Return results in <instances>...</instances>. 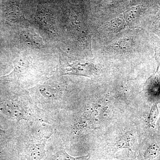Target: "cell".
Listing matches in <instances>:
<instances>
[{
    "instance_id": "9c48e42d",
    "label": "cell",
    "mask_w": 160,
    "mask_h": 160,
    "mask_svg": "<svg viewBox=\"0 0 160 160\" xmlns=\"http://www.w3.org/2000/svg\"><path fill=\"white\" fill-rule=\"evenodd\" d=\"M159 113V112L158 105L157 104H154L152 107L148 118V124L150 128L154 129L155 127L156 123L158 117Z\"/></svg>"
},
{
    "instance_id": "ba28073f",
    "label": "cell",
    "mask_w": 160,
    "mask_h": 160,
    "mask_svg": "<svg viewBox=\"0 0 160 160\" xmlns=\"http://www.w3.org/2000/svg\"><path fill=\"white\" fill-rule=\"evenodd\" d=\"M39 91L43 96L48 98H53L58 95L57 89L49 86H42L39 88Z\"/></svg>"
},
{
    "instance_id": "7a4b0ae2",
    "label": "cell",
    "mask_w": 160,
    "mask_h": 160,
    "mask_svg": "<svg viewBox=\"0 0 160 160\" xmlns=\"http://www.w3.org/2000/svg\"><path fill=\"white\" fill-rule=\"evenodd\" d=\"M12 64L13 65L12 71L7 75L0 77V79L9 82L18 79L28 70L29 63L26 56L21 55L13 61Z\"/></svg>"
},
{
    "instance_id": "52a82bcc",
    "label": "cell",
    "mask_w": 160,
    "mask_h": 160,
    "mask_svg": "<svg viewBox=\"0 0 160 160\" xmlns=\"http://www.w3.org/2000/svg\"><path fill=\"white\" fill-rule=\"evenodd\" d=\"M160 154V146L158 144H152L146 149L144 156L146 160H153L157 158Z\"/></svg>"
},
{
    "instance_id": "6da1fadb",
    "label": "cell",
    "mask_w": 160,
    "mask_h": 160,
    "mask_svg": "<svg viewBox=\"0 0 160 160\" xmlns=\"http://www.w3.org/2000/svg\"><path fill=\"white\" fill-rule=\"evenodd\" d=\"M59 55V70L60 74L74 75L89 77L94 73L95 68L92 63L84 61L69 62L61 55Z\"/></svg>"
},
{
    "instance_id": "8fae6325",
    "label": "cell",
    "mask_w": 160,
    "mask_h": 160,
    "mask_svg": "<svg viewBox=\"0 0 160 160\" xmlns=\"http://www.w3.org/2000/svg\"><path fill=\"white\" fill-rule=\"evenodd\" d=\"M81 158H75L70 156L66 152L60 151L58 152L53 156L52 160H77Z\"/></svg>"
},
{
    "instance_id": "5b68a950",
    "label": "cell",
    "mask_w": 160,
    "mask_h": 160,
    "mask_svg": "<svg viewBox=\"0 0 160 160\" xmlns=\"http://www.w3.org/2000/svg\"><path fill=\"white\" fill-rule=\"evenodd\" d=\"M21 38L26 45L32 48L39 49L44 46L42 39L32 30L23 31L21 33Z\"/></svg>"
},
{
    "instance_id": "4fadbf2b",
    "label": "cell",
    "mask_w": 160,
    "mask_h": 160,
    "mask_svg": "<svg viewBox=\"0 0 160 160\" xmlns=\"http://www.w3.org/2000/svg\"></svg>"
},
{
    "instance_id": "30bf717a",
    "label": "cell",
    "mask_w": 160,
    "mask_h": 160,
    "mask_svg": "<svg viewBox=\"0 0 160 160\" xmlns=\"http://www.w3.org/2000/svg\"><path fill=\"white\" fill-rule=\"evenodd\" d=\"M155 58L157 63V69L153 76L160 82V47L155 48Z\"/></svg>"
},
{
    "instance_id": "3957f363",
    "label": "cell",
    "mask_w": 160,
    "mask_h": 160,
    "mask_svg": "<svg viewBox=\"0 0 160 160\" xmlns=\"http://www.w3.org/2000/svg\"><path fill=\"white\" fill-rule=\"evenodd\" d=\"M0 110L13 119L19 121L26 119V112L25 108L20 103L14 101L5 102L0 104Z\"/></svg>"
},
{
    "instance_id": "277c9868",
    "label": "cell",
    "mask_w": 160,
    "mask_h": 160,
    "mask_svg": "<svg viewBox=\"0 0 160 160\" xmlns=\"http://www.w3.org/2000/svg\"><path fill=\"white\" fill-rule=\"evenodd\" d=\"M45 143L29 144L26 148L25 154L27 160H40L46 153Z\"/></svg>"
},
{
    "instance_id": "8992f818",
    "label": "cell",
    "mask_w": 160,
    "mask_h": 160,
    "mask_svg": "<svg viewBox=\"0 0 160 160\" xmlns=\"http://www.w3.org/2000/svg\"><path fill=\"white\" fill-rule=\"evenodd\" d=\"M135 138L134 134L131 132L129 131L121 137L116 144L118 149L127 148L129 149L134 144Z\"/></svg>"
},
{
    "instance_id": "7c38bea8",
    "label": "cell",
    "mask_w": 160,
    "mask_h": 160,
    "mask_svg": "<svg viewBox=\"0 0 160 160\" xmlns=\"http://www.w3.org/2000/svg\"><path fill=\"white\" fill-rule=\"evenodd\" d=\"M5 133V131L2 130V129H0V136H3Z\"/></svg>"
}]
</instances>
